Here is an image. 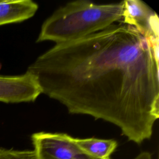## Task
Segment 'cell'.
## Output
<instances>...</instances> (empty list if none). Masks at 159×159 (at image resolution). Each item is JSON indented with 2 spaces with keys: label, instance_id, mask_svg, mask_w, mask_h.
<instances>
[{
  "label": "cell",
  "instance_id": "obj_3",
  "mask_svg": "<svg viewBox=\"0 0 159 159\" xmlns=\"http://www.w3.org/2000/svg\"><path fill=\"white\" fill-rule=\"evenodd\" d=\"M35 159H96L84 152L75 138L65 133L39 132L31 135Z\"/></svg>",
  "mask_w": 159,
  "mask_h": 159
},
{
  "label": "cell",
  "instance_id": "obj_4",
  "mask_svg": "<svg viewBox=\"0 0 159 159\" xmlns=\"http://www.w3.org/2000/svg\"><path fill=\"white\" fill-rule=\"evenodd\" d=\"M42 93L37 77L29 71L20 75H0V101L18 103L34 101Z\"/></svg>",
  "mask_w": 159,
  "mask_h": 159
},
{
  "label": "cell",
  "instance_id": "obj_6",
  "mask_svg": "<svg viewBox=\"0 0 159 159\" xmlns=\"http://www.w3.org/2000/svg\"><path fill=\"white\" fill-rule=\"evenodd\" d=\"M37 9V4L31 0L0 1V25L27 20Z\"/></svg>",
  "mask_w": 159,
  "mask_h": 159
},
{
  "label": "cell",
  "instance_id": "obj_7",
  "mask_svg": "<svg viewBox=\"0 0 159 159\" xmlns=\"http://www.w3.org/2000/svg\"><path fill=\"white\" fill-rule=\"evenodd\" d=\"M76 144L87 154L96 159H109L117 147V142L114 139L97 138H75Z\"/></svg>",
  "mask_w": 159,
  "mask_h": 159
},
{
  "label": "cell",
  "instance_id": "obj_2",
  "mask_svg": "<svg viewBox=\"0 0 159 159\" xmlns=\"http://www.w3.org/2000/svg\"><path fill=\"white\" fill-rule=\"evenodd\" d=\"M123 1L97 4L73 1L56 10L42 25L37 42H68L100 31L122 19Z\"/></svg>",
  "mask_w": 159,
  "mask_h": 159
},
{
  "label": "cell",
  "instance_id": "obj_5",
  "mask_svg": "<svg viewBox=\"0 0 159 159\" xmlns=\"http://www.w3.org/2000/svg\"><path fill=\"white\" fill-rule=\"evenodd\" d=\"M122 22L132 26L147 38H158V17L145 2L140 0L123 1Z\"/></svg>",
  "mask_w": 159,
  "mask_h": 159
},
{
  "label": "cell",
  "instance_id": "obj_9",
  "mask_svg": "<svg viewBox=\"0 0 159 159\" xmlns=\"http://www.w3.org/2000/svg\"><path fill=\"white\" fill-rule=\"evenodd\" d=\"M134 159H152V155L148 152H142Z\"/></svg>",
  "mask_w": 159,
  "mask_h": 159
},
{
  "label": "cell",
  "instance_id": "obj_8",
  "mask_svg": "<svg viewBox=\"0 0 159 159\" xmlns=\"http://www.w3.org/2000/svg\"><path fill=\"white\" fill-rule=\"evenodd\" d=\"M0 159H35V157L34 150H19L0 147Z\"/></svg>",
  "mask_w": 159,
  "mask_h": 159
},
{
  "label": "cell",
  "instance_id": "obj_1",
  "mask_svg": "<svg viewBox=\"0 0 159 159\" xmlns=\"http://www.w3.org/2000/svg\"><path fill=\"white\" fill-rule=\"evenodd\" d=\"M158 41L120 20L56 44L27 71L70 113L112 123L140 145L151 138L159 117Z\"/></svg>",
  "mask_w": 159,
  "mask_h": 159
}]
</instances>
